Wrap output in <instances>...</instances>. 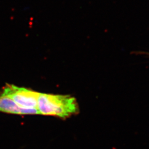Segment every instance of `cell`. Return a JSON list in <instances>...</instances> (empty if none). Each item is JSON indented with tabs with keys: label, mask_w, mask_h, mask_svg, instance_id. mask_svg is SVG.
I'll use <instances>...</instances> for the list:
<instances>
[{
	"label": "cell",
	"mask_w": 149,
	"mask_h": 149,
	"mask_svg": "<svg viewBox=\"0 0 149 149\" xmlns=\"http://www.w3.org/2000/svg\"><path fill=\"white\" fill-rule=\"evenodd\" d=\"M40 92L14 85L6 84L1 95L10 98L16 104L25 109H37Z\"/></svg>",
	"instance_id": "cell-2"
},
{
	"label": "cell",
	"mask_w": 149,
	"mask_h": 149,
	"mask_svg": "<svg viewBox=\"0 0 149 149\" xmlns=\"http://www.w3.org/2000/svg\"><path fill=\"white\" fill-rule=\"evenodd\" d=\"M0 112L17 115H38L36 109H25L18 106L10 98L0 95Z\"/></svg>",
	"instance_id": "cell-3"
},
{
	"label": "cell",
	"mask_w": 149,
	"mask_h": 149,
	"mask_svg": "<svg viewBox=\"0 0 149 149\" xmlns=\"http://www.w3.org/2000/svg\"><path fill=\"white\" fill-rule=\"evenodd\" d=\"M39 114L66 119L79 113L76 99L70 95L39 93L37 104Z\"/></svg>",
	"instance_id": "cell-1"
}]
</instances>
